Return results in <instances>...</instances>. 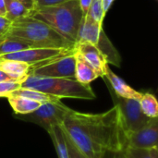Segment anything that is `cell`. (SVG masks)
<instances>
[{
	"label": "cell",
	"mask_w": 158,
	"mask_h": 158,
	"mask_svg": "<svg viewBox=\"0 0 158 158\" xmlns=\"http://www.w3.org/2000/svg\"><path fill=\"white\" fill-rule=\"evenodd\" d=\"M72 143L88 158H104L127 147L119 109L113 106L99 114L70 109L60 125Z\"/></svg>",
	"instance_id": "6da1fadb"
},
{
	"label": "cell",
	"mask_w": 158,
	"mask_h": 158,
	"mask_svg": "<svg viewBox=\"0 0 158 158\" xmlns=\"http://www.w3.org/2000/svg\"><path fill=\"white\" fill-rule=\"evenodd\" d=\"M28 17L44 21L61 36L76 44L83 14L78 0H72L57 6L35 8Z\"/></svg>",
	"instance_id": "7a4b0ae2"
},
{
	"label": "cell",
	"mask_w": 158,
	"mask_h": 158,
	"mask_svg": "<svg viewBox=\"0 0 158 158\" xmlns=\"http://www.w3.org/2000/svg\"><path fill=\"white\" fill-rule=\"evenodd\" d=\"M9 34L29 41L36 48L73 50L76 44L61 36L44 21L31 17H24L12 21Z\"/></svg>",
	"instance_id": "3957f363"
},
{
	"label": "cell",
	"mask_w": 158,
	"mask_h": 158,
	"mask_svg": "<svg viewBox=\"0 0 158 158\" xmlns=\"http://www.w3.org/2000/svg\"><path fill=\"white\" fill-rule=\"evenodd\" d=\"M21 88L33 89L58 99L71 98L93 100L95 94L90 84H82L74 79L65 78H44L28 75L20 83Z\"/></svg>",
	"instance_id": "277c9868"
},
{
	"label": "cell",
	"mask_w": 158,
	"mask_h": 158,
	"mask_svg": "<svg viewBox=\"0 0 158 158\" xmlns=\"http://www.w3.org/2000/svg\"><path fill=\"white\" fill-rule=\"evenodd\" d=\"M29 75L44 78H65L75 80L74 50L66 55L31 66Z\"/></svg>",
	"instance_id": "5b68a950"
},
{
	"label": "cell",
	"mask_w": 158,
	"mask_h": 158,
	"mask_svg": "<svg viewBox=\"0 0 158 158\" xmlns=\"http://www.w3.org/2000/svg\"><path fill=\"white\" fill-rule=\"evenodd\" d=\"M61 101L42 104L35 111L25 115H15L19 119L32 122L44 128L46 131L55 126L61 125L67 113L70 110Z\"/></svg>",
	"instance_id": "8992f818"
},
{
	"label": "cell",
	"mask_w": 158,
	"mask_h": 158,
	"mask_svg": "<svg viewBox=\"0 0 158 158\" xmlns=\"http://www.w3.org/2000/svg\"><path fill=\"white\" fill-rule=\"evenodd\" d=\"M108 90L114 105L119 109L122 127L126 136L139 131L152 119L142 112L139 100L121 98L116 95L110 89Z\"/></svg>",
	"instance_id": "52a82bcc"
},
{
	"label": "cell",
	"mask_w": 158,
	"mask_h": 158,
	"mask_svg": "<svg viewBox=\"0 0 158 158\" xmlns=\"http://www.w3.org/2000/svg\"><path fill=\"white\" fill-rule=\"evenodd\" d=\"M73 50L55 49V48H30V49L19 51V52L1 56L0 58L21 61V62L27 63L30 66H33L43 61L49 60L54 57L66 55L68 53L72 52Z\"/></svg>",
	"instance_id": "ba28073f"
},
{
	"label": "cell",
	"mask_w": 158,
	"mask_h": 158,
	"mask_svg": "<svg viewBox=\"0 0 158 158\" xmlns=\"http://www.w3.org/2000/svg\"><path fill=\"white\" fill-rule=\"evenodd\" d=\"M127 147L138 149L157 148L158 118H152L139 131L126 136Z\"/></svg>",
	"instance_id": "9c48e42d"
},
{
	"label": "cell",
	"mask_w": 158,
	"mask_h": 158,
	"mask_svg": "<svg viewBox=\"0 0 158 158\" xmlns=\"http://www.w3.org/2000/svg\"><path fill=\"white\" fill-rule=\"evenodd\" d=\"M75 50L96 70L99 77L103 78L105 76L108 68V63L96 45L88 42H78L75 44Z\"/></svg>",
	"instance_id": "30bf717a"
},
{
	"label": "cell",
	"mask_w": 158,
	"mask_h": 158,
	"mask_svg": "<svg viewBox=\"0 0 158 158\" xmlns=\"http://www.w3.org/2000/svg\"><path fill=\"white\" fill-rule=\"evenodd\" d=\"M103 78L106 80L108 89H110L118 97L126 98V99H136V100H139L141 98L143 93H140L134 90L133 88H131L120 77L115 74L109 69V67L107 68L106 74Z\"/></svg>",
	"instance_id": "8fae6325"
},
{
	"label": "cell",
	"mask_w": 158,
	"mask_h": 158,
	"mask_svg": "<svg viewBox=\"0 0 158 158\" xmlns=\"http://www.w3.org/2000/svg\"><path fill=\"white\" fill-rule=\"evenodd\" d=\"M103 31V26L94 21L91 17L87 14L82 17L81 21L78 35H77V43L78 42H88L94 45L97 44L100 34Z\"/></svg>",
	"instance_id": "7c38bea8"
},
{
	"label": "cell",
	"mask_w": 158,
	"mask_h": 158,
	"mask_svg": "<svg viewBox=\"0 0 158 158\" xmlns=\"http://www.w3.org/2000/svg\"><path fill=\"white\" fill-rule=\"evenodd\" d=\"M75 80L82 84H90L93 81L97 79L98 73L96 70L86 61V59L75 50Z\"/></svg>",
	"instance_id": "4fadbf2b"
},
{
	"label": "cell",
	"mask_w": 158,
	"mask_h": 158,
	"mask_svg": "<svg viewBox=\"0 0 158 158\" xmlns=\"http://www.w3.org/2000/svg\"><path fill=\"white\" fill-rule=\"evenodd\" d=\"M30 68V65L21 61L0 58V69L20 83L28 77Z\"/></svg>",
	"instance_id": "5bb4252c"
},
{
	"label": "cell",
	"mask_w": 158,
	"mask_h": 158,
	"mask_svg": "<svg viewBox=\"0 0 158 158\" xmlns=\"http://www.w3.org/2000/svg\"><path fill=\"white\" fill-rule=\"evenodd\" d=\"M30 48L36 47L29 41L11 34H8L7 36L0 40V56Z\"/></svg>",
	"instance_id": "9a60e30c"
},
{
	"label": "cell",
	"mask_w": 158,
	"mask_h": 158,
	"mask_svg": "<svg viewBox=\"0 0 158 158\" xmlns=\"http://www.w3.org/2000/svg\"><path fill=\"white\" fill-rule=\"evenodd\" d=\"M96 46L102 52V54L106 57L107 63L113 64L117 67H120L121 57H120L119 54L118 53L117 49L114 47V45L108 39V37L106 35L104 30L102 31V32L100 34V38H99V41H98Z\"/></svg>",
	"instance_id": "2e32d148"
},
{
	"label": "cell",
	"mask_w": 158,
	"mask_h": 158,
	"mask_svg": "<svg viewBox=\"0 0 158 158\" xmlns=\"http://www.w3.org/2000/svg\"><path fill=\"white\" fill-rule=\"evenodd\" d=\"M7 101L15 112V115H25L35 111L41 104L22 96L9 95Z\"/></svg>",
	"instance_id": "e0dca14e"
},
{
	"label": "cell",
	"mask_w": 158,
	"mask_h": 158,
	"mask_svg": "<svg viewBox=\"0 0 158 158\" xmlns=\"http://www.w3.org/2000/svg\"><path fill=\"white\" fill-rule=\"evenodd\" d=\"M47 133L50 135L53 141L58 158H69L66 140H65V134L61 126L57 125L53 127L47 131Z\"/></svg>",
	"instance_id": "ac0fdd59"
},
{
	"label": "cell",
	"mask_w": 158,
	"mask_h": 158,
	"mask_svg": "<svg viewBox=\"0 0 158 158\" xmlns=\"http://www.w3.org/2000/svg\"><path fill=\"white\" fill-rule=\"evenodd\" d=\"M11 95H16V96H22V97H26L28 99L33 100L35 102L42 104L44 103H52V102H59L61 101L60 99L54 97L52 95L44 94L42 92L33 90V89H29V88H19L17 91H15L14 93H12Z\"/></svg>",
	"instance_id": "d6986e66"
},
{
	"label": "cell",
	"mask_w": 158,
	"mask_h": 158,
	"mask_svg": "<svg viewBox=\"0 0 158 158\" xmlns=\"http://www.w3.org/2000/svg\"><path fill=\"white\" fill-rule=\"evenodd\" d=\"M6 6V18L11 22L24 17H28L31 14V10L24 6L18 0H5Z\"/></svg>",
	"instance_id": "ffe728a7"
},
{
	"label": "cell",
	"mask_w": 158,
	"mask_h": 158,
	"mask_svg": "<svg viewBox=\"0 0 158 158\" xmlns=\"http://www.w3.org/2000/svg\"><path fill=\"white\" fill-rule=\"evenodd\" d=\"M142 112L149 118H158V103L156 97L151 93L142 94L139 99Z\"/></svg>",
	"instance_id": "44dd1931"
},
{
	"label": "cell",
	"mask_w": 158,
	"mask_h": 158,
	"mask_svg": "<svg viewBox=\"0 0 158 158\" xmlns=\"http://www.w3.org/2000/svg\"><path fill=\"white\" fill-rule=\"evenodd\" d=\"M123 152L126 158H158V148L138 149L126 147Z\"/></svg>",
	"instance_id": "7402d4cb"
},
{
	"label": "cell",
	"mask_w": 158,
	"mask_h": 158,
	"mask_svg": "<svg viewBox=\"0 0 158 158\" xmlns=\"http://www.w3.org/2000/svg\"><path fill=\"white\" fill-rule=\"evenodd\" d=\"M86 14L89 17H91L94 21H96L97 23L103 26V21H104L106 13L104 11L102 0H92V3Z\"/></svg>",
	"instance_id": "603a6c76"
},
{
	"label": "cell",
	"mask_w": 158,
	"mask_h": 158,
	"mask_svg": "<svg viewBox=\"0 0 158 158\" xmlns=\"http://www.w3.org/2000/svg\"><path fill=\"white\" fill-rule=\"evenodd\" d=\"M20 88L19 82L5 81L0 82V97H8L15 91Z\"/></svg>",
	"instance_id": "cb8c5ba5"
},
{
	"label": "cell",
	"mask_w": 158,
	"mask_h": 158,
	"mask_svg": "<svg viewBox=\"0 0 158 158\" xmlns=\"http://www.w3.org/2000/svg\"><path fill=\"white\" fill-rule=\"evenodd\" d=\"M64 134H65V140H66V143H67L69 158H88L81 151H80V149L72 143V141L69 138V136L65 133V131H64Z\"/></svg>",
	"instance_id": "d4e9b609"
},
{
	"label": "cell",
	"mask_w": 158,
	"mask_h": 158,
	"mask_svg": "<svg viewBox=\"0 0 158 158\" xmlns=\"http://www.w3.org/2000/svg\"><path fill=\"white\" fill-rule=\"evenodd\" d=\"M12 22L8 20L6 17L0 16V40L7 36L10 32Z\"/></svg>",
	"instance_id": "484cf974"
},
{
	"label": "cell",
	"mask_w": 158,
	"mask_h": 158,
	"mask_svg": "<svg viewBox=\"0 0 158 158\" xmlns=\"http://www.w3.org/2000/svg\"><path fill=\"white\" fill-rule=\"evenodd\" d=\"M69 1H72V0H35V8L57 6V5L68 3Z\"/></svg>",
	"instance_id": "4316f807"
},
{
	"label": "cell",
	"mask_w": 158,
	"mask_h": 158,
	"mask_svg": "<svg viewBox=\"0 0 158 158\" xmlns=\"http://www.w3.org/2000/svg\"><path fill=\"white\" fill-rule=\"evenodd\" d=\"M79 2V6H80V8L83 14V16L87 13L89 7H90V5L92 3V0H78Z\"/></svg>",
	"instance_id": "83f0119b"
},
{
	"label": "cell",
	"mask_w": 158,
	"mask_h": 158,
	"mask_svg": "<svg viewBox=\"0 0 158 158\" xmlns=\"http://www.w3.org/2000/svg\"><path fill=\"white\" fill-rule=\"evenodd\" d=\"M5 81H11V82H19L15 79H13L11 76H9L7 73L0 69V82H5ZM20 83V82H19Z\"/></svg>",
	"instance_id": "f1b7e54d"
},
{
	"label": "cell",
	"mask_w": 158,
	"mask_h": 158,
	"mask_svg": "<svg viewBox=\"0 0 158 158\" xmlns=\"http://www.w3.org/2000/svg\"><path fill=\"white\" fill-rule=\"evenodd\" d=\"M28 9L32 11L35 8V0H18Z\"/></svg>",
	"instance_id": "f546056e"
},
{
	"label": "cell",
	"mask_w": 158,
	"mask_h": 158,
	"mask_svg": "<svg viewBox=\"0 0 158 158\" xmlns=\"http://www.w3.org/2000/svg\"><path fill=\"white\" fill-rule=\"evenodd\" d=\"M115 0H102V2H103V7H104V11H105V13L106 14V12L109 10V8L111 7V6H112V4H113V2H114Z\"/></svg>",
	"instance_id": "4dcf8cb0"
},
{
	"label": "cell",
	"mask_w": 158,
	"mask_h": 158,
	"mask_svg": "<svg viewBox=\"0 0 158 158\" xmlns=\"http://www.w3.org/2000/svg\"><path fill=\"white\" fill-rule=\"evenodd\" d=\"M6 6H5V0H0V16L6 17Z\"/></svg>",
	"instance_id": "1f68e13d"
},
{
	"label": "cell",
	"mask_w": 158,
	"mask_h": 158,
	"mask_svg": "<svg viewBox=\"0 0 158 158\" xmlns=\"http://www.w3.org/2000/svg\"><path fill=\"white\" fill-rule=\"evenodd\" d=\"M113 158H126V157H125L124 152H123V151H121V152H118V153L113 154Z\"/></svg>",
	"instance_id": "d6a6232c"
}]
</instances>
